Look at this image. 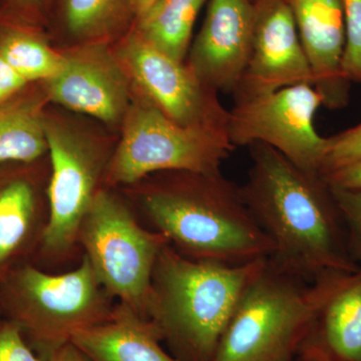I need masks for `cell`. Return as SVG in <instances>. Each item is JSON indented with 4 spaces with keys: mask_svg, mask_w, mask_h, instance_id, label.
Masks as SVG:
<instances>
[{
    "mask_svg": "<svg viewBox=\"0 0 361 361\" xmlns=\"http://www.w3.org/2000/svg\"><path fill=\"white\" fill-rule=\"evenodd\" d=\"M248 149L250 167L240 189L272 243L271 262L310 283L330 271L357 269L324 176L306 172L262 142Z\"/></svg>",
    "mask_w": 361,
    "mask_h": 361,
    "instance_id": "cell-1",
    "label": "cell"
},
{
    "mask_svg": "<svg viewBox=\"0 0 361 361\" xmlns=\"http://www.w3.org/2000/svg\"><path fill=\"white\" fill-rule=\"evenodd\" d=\"M169 244L185 257L238 266L271 257L273 245L221 171L156 173L123 188Z\"/></svg>",
    "mask_w": 361,
    "mask_h": 361,
    "instance_id": "cell-2",
    "label": "cell"
},
{
    "mask_svg": "<svg viewBox=\"0 0 361 361\" xmlns=\"http://www.w3.org/2000/svg\"><path fill=\"white\" fill-rule=\"evenodd\" d=\"M265 260L230 266L164 247L152 276L147 318L171 355L179 361H213L240 297Z\"/></svg>",
    "mask_w": 361,
    "mask_h": 361,
    "instance_id": "cell-3",
    "label": "cell"
},
{
    "mask_svg": "<svg viewBox=\"0 0 361 361\" xmlns=\"http://www.w3.org/2000/svg\"><path fill=\"white\" fill-rule=\"evenodd\" d=\"M113 299L85 256L68 272L54 274L27 262L0 279L1 317L16 323L45 360L77 332L108 319Z\"/></svg>",
    "mask_w": 361,
    "mask_h": 361,
    "instance_id": "cell-4",
    "label": "cell"
},
{
    "mask_svg": "<svg viewBox=\"0 0 361 361\" xmlns=\"http://www.w3.org/2000/svg\"><path fill=\"white\" fill-rule=\"evenodd\" d=\"M312 310V285L266 259L240 297L213 361L297 360Z\"/></svg>",
    "mask_w": 361,
    "mask_h": 361,
    "instance_id": "cell-5",
    "label": "cell"
},
{
    "mask_svg": "<svg viewBox=\"0 0 361 361\" xmlns=\"http://www.w3.org/2000/svg\"><path fill=\"white\" fill-rule=\"evenodd\" d=\"M49 222L35 258L59 263L73 256L85 214L104 187L116 145L58 111L45 115Z\"/></svg>",
    "mask_w": 361,
    "mask_h": 361,
    "instance_id": "cell-6",
    "label": "cell"
},
{
    "mask_svg": "<svg viewBox=\"0 0 361 361\" xmlns=\"http://www.w3.org/2000/svg\"><path fill=\"white\" fill-rule=\"evenodd\" d=\"M120 130L104 183L113 189L169 171L217 172L236 149L227 133L183 127L135 90Z\"/></svg>",
    "mask_w": 361,
    "mask_h": 361,
    "instance_id": "cell-7",
    "label": "cell"
},
{
    "mask_svg": "<svg viewBox=\"0 0 361 361\" xmlns=\"http://www.w3.org/2000/svg\"><path fill=\"white\" fill-rule=\"evenodd\" d=\"M167 244L163 234L144 227L128 202L106 186L97 192L78 235V245L99 283L145 317L156 261Z\"/></svg>",
    "mask_w": 361,
    "mask_h": 361,
    "instance_id": "cell-8",
    "label": "cell"
},
{
    "mask_svg": "<svg viewBox=\"0 0 361 361\" xmlns=\"http://www.w3.org/2000/svg\"><path fill=\"white\" fill-rule=\"evenodd\" d=\"M322 106V96L308 84L238 102L229 111L228 135L235 148L262 142L306 172L322 174L326 137L314 126Z\"/></svg>",
    "mask_w": 361,
    "mask_h": 361,
    "instance_id": "cell-9",
    "label": "cell"
},
{
    "mask_svg": "<svg viewBox=\"0 0 361 361\" xmlns=\"http://www.w3.org/2000/svg\"><path fill=\"white\" fill-rule=\"evenodd\" d=\"M113 45L135 90L171 120L191 129L228 134L230 113L219 92L201 82L186 61L163 54L133 27Z\"/></svg>",
    "mask_w": 361,
    "mask_h": 361,
    "instance_id": "cell-10",
    "label": "cell"
},
{
    "mask_svg": "<svg viewBox=\"0 0 361 361\" xmlns=\"http://www.w3.org/2000/svg\"><path fill=\"white\" fill-rule=\"evenodd\" d=\"M113 44L90 42L61 49L63 68L42 84L49 103L120 129L135 87Z\"/></svg>",
    "mask_w": 361,
    "mask_h": 361,
    "instance_id": "cell-11",
    "label": "cell"
},
{
    "mask_svg": "<svg viewBox=\"0 0 361 361\" xmlns=\"http://www.w3.org/2000/svg\"><path fill=\"white\" fill-rule=\"evenodd\" d=\"M254 6L250 56L233 92L234 103L292 85H313L312 73L287 0H254Z\"/></svg>",
    "mask_w": 361,
    "mask_h": 361,
    "instance_id": "cell-12",
    "label": "cell"
},
{
    "mask_svg": "<svg viewBox=\"0 0 361 361\" xmlns=\"http://www.w3.org/2000/svg\"><path fill=\"white\" fill-rule=\"evenodd\" d=\"M49 158L0 167V279L32 262L47 222Z\"/></svg>",
    "mask_w": 361,
    "mask_h": 361,
    "instance_id": "cell-13",
    "label": "cell"
},
{
    "mask_svg": "<svg viewBox=\"0 0 361 361\" xmlns=\"http://www.w3.org/2000/svg\"><path fill=\"white\" fill-rule=\"evenodd\" d=\"M255 23L252 0H210L186 63L201 82L233 94L248 63Z\"/></svg>",
    "mask_w": 361,
    "mask_h": 361,
    "instance_id": "cell-14",
    "label": "cell"
},
{
    "mask_svg": "<svg viewBox=\"0 0 361 361\" xmlns=\"http://www.w3.org/2000/svg\"><path fill=\"white\" fill-rule=\"evenodd\" d=\"M311 285L312 318L300 353L361 361V264L324 273Z\"/></svg>",
    "mask_w": 361,
    "mask_h": 361,
    "instance_id": "cell-15",
    "label": "cell"
},
{
    "mask_svg": "<svg viewBox=\"0 0 361 361\" xmlns=\"http://www.w3.org/2000/svg\"><path fill=\"white\" fill-rule=\"evenodd\" d=\"M313 78L329 110L344 108L350 82L342 73L345 25L341 0H287Z\"/></svg>",
    "mask_w": 361,
    "mask_h": 361,
    "instance_id": "cell-16",
    "label": "cell"
},
{
    "mask_svg": "<svg viewBox=\"0 0 361 361\" xmlns=\"http://www.w3.org/2000/svg\"><path fill=\"white\" fill-rule=\"evenodd\" d=\"M71 341L92 361H179L161 346L151 320L128 304H115L108 319L77 332Z\"/></svg>",
    "mask_w": 361,
    "mask_h": 361,
    "instance_id": "cell-17",
    "label": "cell"
},
{
    "mask_svg": "<svg viewBox=\"0 0 361 361\" xmlns=\"http://www.w3.org/2000/svg\"><path fill=\"white\" fill-rule=\"evenodd\" d=\"M51 4L66 42L63 49L90 42H115L137 20L134 0H52Z\"/></svg>",
    "mask_w": 361,
    "mask_h": 361,
    "instance_id": "cell-18",
    "label": "cell"
},
{
    "mask_svg": "<svg viewBox=\"0 0 361 361\" xmlns=\"http://www.w3.org/2000/svg\"><path fill=\"white\" fill-rule=\"evenodd\" d=\"M25 90L0 104V167L35 163L47 157L45 115L49 99L42 84L39 90Z\"/></svg>",
    "mask_w": 361,
    "mask_h": 361,
    "instance_id": "cell-19",
    "label": "cell"
},
{
    "mask_svg": "<svg viewBox=\"0 0 361 361\" xmlns=\"http://www.w3.org/2000/svg\"><path fill=\"white\" fill-rule=\"evenodd\" d=\"M207 0H158L135 21L142 39L179 61H186L197 18Z\"/></svg>",
    "mask_w": 361,
    "mask_h": 361,
    "instance_id": "cell-20",
    "label": "cell"
},
{
    "mask_svg": "<svg viewBox=\"0 0 361 361\" xmlns=\"http://www.w3.org/2000/svg\"><path fill=\"white\" fill-rule=\"evenodd\" d=\"M0 54L28 84H44L59 75L65 63L39 28L0 18Z\"/></svg>",
    "mask_w": 361,
    "mask_h": 361,
    "instance_id": "cell-21",
    "label": "cell"
},
{
    "mask_svg": "<svg viewBox=\"0 0 361 361\" xmlns=\"http://www.w3.org/2000/svg\"><path fill=\"white\" fill-rule=\"evenodd\" d=\"M345 25L342 73L348 82L361 84V0H341Z\"/></svg>",
    "mask_w": 361,
    "mask_h": 361,
    "instance_id": "cell-22",
    "label": "cell"
},
{
    "mask_svg": "<svg viewBox=\"0 0 361 361\" xmlns=\"http://www.w3.org/2000/svg\"><path fill=\"white\" fill-rule=\"evenodd\" d=\"M361 160V123L351 129L326 137L322 174Z\"/></svg>",
    "mask_w": 361,
    "mask_h": 361,
    "instance_id": "cell-23",
    "label": "cell"
},
{
    "mask_svg": "<svg viewBox=\"0 0 361 361\" xmlns=\"http://www.w3.org/2000/svg\"><path fill=\"white\" fill-rule=\"evenodd\" d=\"M331 188L345 227L349 254L356 264L360 265L361 190Z\"/></svg>",
    "mask_w": 361,
    "mask_h": 361,
    "instance_id": "cell-24",
    "label": "cell"
},
{
    "mask_svg": "<svg viewBox=\"0 0 361 361\" xmlns=\"http://www.w3.org/2000/svg\"><path fill=\"white\" fill-rule=\"evenodd\" d=\"M0 361H47L35 353L20 327L0 318Z\"/></svg>",
    "mask_w": 361,
    "mask_h": 361,
    "instance_id": "cell-25",
    "label": "cell"
},
{
    "mask_svg": "<svg viewBox=\"0 0 361 361\" xmlns=\"http://www.w3.org/2000/svg\"><path fill=\"white\" fill-rule=\"evenodd\" d=\"M51 0H0V18L39 28L51 13Z\"/></svg>",
    "mask_w": 361,
    "mask_h": 361,
    "instance_id": "cell-26",
    "label": "cell"
},
{
    "mask_svg": "<svg viewBox=\"0 0 361 361\" xmlns=\"http://www.w3.org/2000/svg\"><path fill=\"white\" fill-rule=\"evenodd\" d=\"M30 85L0 54V104L11 101Z\"/></svg>",
    "mask_w": 361,
    "mask_h": 361,
    "instance_id": "cell-27",
    "label": "cell"
},
{
    "mask_svg": "<svg viewBox=\"0 0 361 361\" xmlns=\"http://www.w3.org/2000/svg\"><path fill=\"white\" fill-rule=\"evenodd\" d=\"M330 186L345 190H361V160L324 175Z\"/></svg>",
    "mask_w": 361,
    "mask_h": 361,
    "instance_id": "cell-28",
    "label": "cell"
},
{
    "mask_svg": "<svg viewBox=\"0 0 361 361\" xmlns=\"http://www.w3.org/2000/svg\"><path fill=\"white\" fill-rule=\"evenodd\" d=\"M47 361H92L80 348L70 341L52 353Z\"/></svg>",
    "mask_w": 361,
    "mask_h": 361,
    "instance_id": "cell-29",
    "label": "cell"
},
{
    "mask_svg": "<svg viewBox=\"0 0 361 361\" xmlns=\"http://www.w3.org/2000/svg\"><path fill=\"white\" fill-rule=\"evenodd\" d=\"M156 1H158V0H134L135 13H137V18H140L142 14L146 13L149 7L153 6Z\"/></svg>",
    "mask_w": 361,
    "mask_h": 361,
    "instance_id": "cell-30",
    "label": "cell"
},
{
    "mask_svg": "<svg viewBox=\"0 0 361 361\" xmlns=\"http://www.w3.org/2000/svg\"><path fill=\"white\" fill-rule=\"evenodd\" d=\"M297 358H298L299 361H334L329 360V358L324 357V356L316 355V353H305V351L299 353L298 357Z\"/></svg>",
    "mask_w": 361,
    "mask_h": 361,
    "instance_id": "cell-31",
    "label": "cell"
},
{
    "mask_svg": "<svg viewBox=\"0 0 361 361\" xmlns=\"http://www.w3.org/2000/svg\"><path fill=\"white\" fill-rule=\"evenodd\" d=\"M292 361H299V360H298V358H297V360H292Z\"/></svg>",
    "mask_w": 361,
    "mask_h": 361,
    "instance_id": "cell-32",
    "label": "cell"
},
{
    "mask_svg": "<svg viewBox=\"0 0 361 361\" xmlns=\"http://www.w3.org/2000/svg\"><path fill=\"white\" fill-rule=\"evenodd\" d=\"M0 317H1V314H0Z\"/></svg>",
    "mask_w": 361,
    "mask_h": 361,
    "instance_id": "cell-33",
    "label": "cell"
},
{
    "mask_svg": "<svg viewBox=\"0 0 361 361\" xmlns=\"http://www.w3.org/2000/svg\"><path fill=\"white\" fill-rule=\"evenodd\" d=\"M252 1H254V0H252Z\"/></svg>",
    "mask_w": 361,
    "mask_h": 361,
    "instance_id": "cell-34",
    "label": "cell"
}]
</instances>
